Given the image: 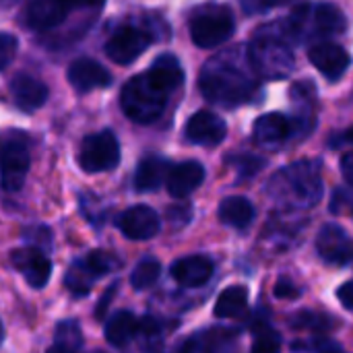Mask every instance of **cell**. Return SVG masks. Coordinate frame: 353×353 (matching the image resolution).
I'll use <instances>...</instances> for the list:
<instances>
[{"instance_id": "d6986e66", "label": "cell", "mask_w": 353, "mask_h": 353, "mask_svg": "<svg viewBox=\"0 0 353 353\" xmlns=\"http://www.w3.org/2000/svg\"><path fill=\"white\" fill-rule=\"evenodd\" d=\"M174 281L182 288H201L213 277V263L203 254L178 259L170 269Z\"/></svg>"}, {"instance_id": "44dd1931", "label": "cell", "mask_w": 353, "mask_h": 353, "mask_svg": "<svg viewBox=\"0 0 353 353\" xmlns=\"http://www.w3.org/2000/svg\"><path fill=\"white\" fill-rule=\"evenodd\" d=\"M292 132V120L281 112H271L254 122V139L263 147H279Z\"/></svg>"}, {"instance_id": "ffe728a7", "label": "cell", "mask_w": 353, "mask_h": 353, "mask_svg": "<svg viewBox=\"0 0 353 353\" xmlns=\"http://www.w3.org/2000/svg\"><path fill=\"white\" fill-rule=\"evenodd\" d=\"M10 93H12L14 103L23 112H35L48 99V87L39 79H35L27 72H19L17 77H12Z\"/></svg>"}, {"instance_id": "ab89813d", "label": "cell", "mask_w": 353, "mask_h": 353, "mask_svg": "<svg viewBox=\"0 0 353 353\" xmlns=\"http://www.w3.org/2000/svg\"><path fill=\"white\" fill-rule=\"evenodd\" d=\"M2 341H4V325L0 321V345H2Z\"/></svg>"}, {"instance_id": "4fadbf2b", "label": "cell", "mask_w": 353, "mask_h": 353, "mask_svg": "<svg viewBox=\"0 0 353 353\" xmlns=\"http://www.w3.org/2000/svg\"><path fill=\"white\" fill-rule=\"evenodd\" d=\"M10 263L25 277L29 288H33V290L46 288V283L52 277V263L41 252V248H35V246L17 248L10 254Z\"/></svg>"}, {"instance_id": "ac0fdd59", "label": "cell", "mask_w": 353, "mask_h": 353, "mask_svg": "<svg viewBox=\"0 0 353 353\" xmlns=\"http://www.w3.org/2000/svg\"><path fill=\"white\" fill-rule=\"evenodd\" d=\"M203 180H205V168L199 161L188 159L170 165V172L165 176V186L174 199H186L203 184Z\"/></svg>"}, {"instance_id": "9a60e30c", "label": "cell", "mask_w": 353, "mask_h": 353, "mask_svg": "<svg viewBox=\"0 0 353 353\" xmlns=\"http://www.w3.org/2000/svg\"><path fill=\"white\" fill-rule=\"evenodd\" d=\"M316 250L321 259L329 265H350L352 261V238L350 234L337 225V223H327L316 238Z\"/></svg>"}, {"instance_id": "7c38bea8", "label": "cell", "mask_w": 353, "mask_h": 353, "mask_svg": "<svg viewBox=\"0 0 353 353\" xmlns=\"http://www.w3.org/2000/svg\"><path fill=\"white\" fill-rule=\"evenodd\" d=\"M184 137L188 143L199 145V147H217L228 137V124L215 112L201 110L188 118Z\"/></svg>"}, {"instance_id": "603a6c76", "label": "cell", "mask_w": 353, "mask_h": 353, "mask_svg": "<svg viewBox=\"0 0 353 353\" xmlns=\"http://www.w3.org/2000/svg\"><path fill=\"white\" fill-rule=\"evenodd\" d=\"M219 221L234 230H246L254 221V205L244 196H228L219 203Z\"/></svg>"}, {"instance_id": "9c48e42d", "label": "cell", "mask_w": 353, "mask_h": 353, "mask_svg": "<svg viewBox=\"0 0 353 353\" xmlns=\"http://www.w3.org/2000/svg\"><path fill=\"white\" fill-rule=\"evenodd\" d=\"M105 0H33L25 10L27 27L35 31H50L66 21L74 8L101 6Z\"/></svg>"}, {"instance_id": "4316f807", "label": "cell", "mask_w": 353, "mask_h": 353, "mask_svg": "<svg viewBox=\"0 0 353 353\" xmlns=\"http://www.w3.org/2000/svg\"><path fill=\"white\" fill-rule=\"evenodd\" d=\"M83 347V331L74 319H64L56 325L54 345L50 352H77Z\"/></svg>"}, {"instance_id": "d6a6232c", "label": "cell", "mask_w": 353, "mask_h": 353, "mask_svg": "<svg viewBox=\"0 0 353 353\" xmlns=\"http://www.w3.org/2000/svg\"><path fill=\"white\" fill-rule=\"evenodd\" d=\"M352 205V190L350 188H337L333 192V201H331V213L333 215H343L350 211Z\"/></svg>"}, {"instance_id": "f35d334b", "label": "cell", "mask_w": 353, "mask_h": 353, "mask_svg": "<svg viewBox=\"0 0 353 353\" xmlns=\"http://www.w3.org/2000/svg\"><path fill=\"white\" fill-rule=\"evenodd\" d=\"M353 155L352 153H345L343 157H341V174H343V178H345V182L352 186L353 182Z\"/></svg>"}, {"instance_id": "2e32d148", "label": "cell", "mask_w": 353, "mask_h": 353, "mask_svg": "<svg viewBox=\"0 0 353 353\" xmlns=\"http://www.w3.org/2000/svg\"><path fill=\"white\" fill-rule=\"evenodd\" d=\"M308 58L329 81H339L345 74V70L350 68L347 50L333 41H321V43L312 46L308 52Z\"/></svg>"}, {"instance_id": "484cf974", "label": "cell", "mask_w": 353, "mask_h": 353, "mask_svg": "<svg viewBox=\"0 0 353 353\" xmlns=\"http://www.w3.org/2000/svg\"><path fill=\"white\" fill-rule=\"evenodd\" d=\"M248 308V290L242 285H232L217 298V304L213 308L215 319H236L244 314Z\"/></svg>"}, {"instance_id": "e575fe53", "label": "cell", "mask_w": 353, "mask_h": 353, "mask_svg": "<svg viewBox=\"0 0 353 353\" xmlns=\"http://www.w3.org/2000/svg\"><path fill=\"white\" fill-rule=\"evenodd\" d=\"M275 296L281 298V300H296L300 296V288H296L288 279H279L277 285H275Z\"/></svg>"}, {"instance_id": "f1b7e54d", "label": "cell", "mask_w": 353, "mask_h": 353, "mask_svg": "<svg viewBox=\"0 0 353 353\" xmlns=\"http://www.w3.org/2000/svg\"><path fill=\"white\" fill-rule=\"evenodd\" d=\"M254 331V341H252V352H277L281 347V337L277 331H273L267 323H256L252 327Z\"/></svg>"}, {"instance_id": "83f0119b", "label": "cell", "mask_w": 353, "mask_h": 353, "mask_svg": "<svg viewBox=\"0 0 353 353\" xmlns=\"http://www.w3.org/2000/svg\"><path fill=\"white\" fill-rule=\"evenodd\" d=\"M159 275H161V265H159V261L147 256V259H143V261L134 267V271H132V275H130V285H132L134 290H139V292L149 290V288L159 279Z\"/></svg>"}, {"instance_id": "f546056e", "label": "cell", "mask_w": 353, "mask_h": 353, "mask_svg": "<svg viewBox=\"0 0 353 353\" xmlns=\"http://www.w3.org/2000/svg\"><path fill=\"white\" fill-rule=\"evenodd\" d=\"M228 163H230V165H236V170H238L242 176H254V174H259V172L265 168L267 161H265L263 157H256V155L240 153V155L228 157Z\"/></svg>"}, {"instance_id": "ba28073f", "label": "cell", "mask_w": 353, "mask_h": 353, "mask_svg": "<svg viewBox=\"0 0 353 353\" xmlns=\"http://www.w3.org/2000/svg\"><path fill=\"white\" fill-rule=\"evenodd\" d=\"M79 163L87 174L112 172L120 163V143L112 130L89 134L79 151Z\"/></svg>"}, {"instance_id": "e0dca14e", "label": "cell", "mask_w": 353, "mask_h": 353, "mask_svg": "<svg viewBox=\"0 0 353 353\" xmlns=\"http://www.w3.org/2000/svg\"><path fill=\"white\" fill-rule=\"evenodd\" d=\"M68 83L79 93H87L97 87H108L112 83L110 70L93 58H77L68 66Z\"/></svg>"}, {"instance_id": "836d02e7", "label": "cell", "mask_w": 353, "mask_h": 353, "mask_svg": "<svg viewBox=\"0 0 353 353\" xmlns=\"http://www.w3.org/2000/svg\"><path fill=\"white\" fill-rule=\"evenodd\" d=\"M298 0H244V10L246 12H263L275 6H283V4H294Z\"/></svg>"}, {"instance_id": "52a82bcc", "label": "cell", "mask_w": 353, "mask_h": 353, "mask_svg": "<svg viewBox=\"0 0 353 353\" xmlns=\"http://www.w3.org/2000/svg\"><path fill=\"white\" fill-rule=\"evenodd\" d=\"M118 265H120V261L114 259L112 254L101 252V250H93L85 259H79V261H74L68 267L66 277H64V283H66V288H68V292L72 296L83 298V296H87L91 292L93 283L99 277L108 275Z\"/></svg>"}, {"instance_id": "8d00e7d4", "label": "cell", "mask_w": 353, "mask_h": 353, "mask_svg": "<svg viewBox=\"0 0 353 353\" xmlns=\"http://www.w3.org/2000/svg\"><path fill=\"white\" fill-rule=\"evenodd\" d=\"M190 215H192L190 207H180V209L176 207V209H170V211H168L170 221H178V228L184 225V223H188V221H190Z\"/></svg>"}, {"instance_id": "5b68a950", "label": "cell", "mask_w": 353, "mask_h": 353, "mask_svg": "<svg viewBox=\"0 0 353 353\" xmlns=\"http://www.w3.org/2000/svg\"><path fill=\"white\" fill-rule=\"evenodd\" d=\"M236 31L234 12L228 6H205L194 12L190 21V37L199 48H217L225 43Z\"/></svg>"}, {"instance_id": "3957f363", "label": "cell", "mask_w": 353, "mask_h": 353, "mask_svg": "<svg viewBox=\"0 0 353 353\" xmlns=\"http://www.w3.org/2000/svg\"><path fill=\"white\" fill-rule=\"evenodd\" d=\"M170 99V91L157 85L149 72L132 77L120 93V108L122 112L139 124H151L155 122Z\"/></svg>"}, {"instance_id": "d590c367", "label": "cell", "mask_w": 353, "mask_h": 353, "mask_svg": "<svg viewBox=\"0 0 353 353\" xmlns=\"http://www.w3.org/2000/svg\"><path fill=\"white\" fill-rule=\"evenodd\" d=\"M337 298L341 300L343 308L345 310H352L353 308V283L352 281H345L339 290H337Z\"/></svg>"}, {"instance_id": "30bf717a", "label": "cell", "mask_w": 353, "mask_h": 353, "mask_svg": "<svg viewBox=\"0 0 353 353\" xmlns=\"http://www.w3.org/2000/svg\"><path fill=\"white\" fill-rule=\"evenodd\" d=\"M29 151L21 139H10L0 149V186L6 192L23 188L29 172Z\"/></svg>"}, {"instance_id": "5bb4252c", "label": "cell", "mask_w": 353, "mask_h": 353, "mask_svg": "<svg viewBox=\"0 0 353 353\" xmlns=\"http://www.w3.org/2000/svg\"><path fill=\"white\" fill-rule=\"evenodd\" d=\"M118 230L130 240H151L159 234V215L147 205H134L118 215Z\"/></svg>"}, {"instance_id": "74e56055", "label": "cell", "mask_w": 353, "mask_h": 353, "mask_svg": "<svg viewBox=\"0 0 353 353\" xmlns=\"http://www.w3.org/2000/svg\"><path fill=\"white\" fill-rule=\"evenodd\" d=\"M116 288H118V285L114 283V285L108 290V294L101 296V300H99V304H97V310H95V316H97L99 321L103 319V312L108 310V306H110V302H112V298H114V294H116Z\"/></svg>"}, {"instance_id": "7402d4cb", "label": "cell", "mask_w": 353, "mask_h": 353, "mask_svg": "<svg viewBox=\"0 0 353 353\" xmlns=\"http://www.w3.org/2000/svg\"><path fill=\"white\" fill-rule=\"evenodd\" d=\"M170 161L165 157H159V155H149L145 157L139 168H137V174H134V188L139 192H153L157 190L163 182H165V176L170 172Z\"/></svg>"}, {"instance_id": "7a4b0ae2", "label": "cell", "mask_w": 353, "mask_h": 353, "mask_svg": "<svg viewBox=\"0 0 353 353\" xmlns=\"http://www.w3.org/2000/svg\"><path fill=\"white\" fill-rule=\"evenodd\" d=\"M269 194L294 207H314L323 196V178L319 161H296L275 174L269 182Z\"/></svg>"}, {"instance_id": "cb8c5ba5", "label": "cell", "mask_w": 353, "mask_h": 353, "mask_svg": "<svg viewBox=\"0 0 353 353\" xmlns=\"http://www.w3.org/2000/svg\"><path fill=\"white\" fill-rule=\"evenodd\" d=\"M137 327H139V321H137V316L132 312L118 310L105 321V329H103L105 341L112 347L122 350L137 337Z\"/></svg>"}, {"instance_id": "8992f818", "label": "cell", "mask_w": 353, "mask_h": 353, "mask_svg": "<svg viewBox=\"0 0 353 353\" xmlns=\"http://www.w3.org/2000/svg\"><path fill=\"white\" fill-rule=\"evenodd\" d=\"M248 60L252 68L267 79H283L294 70V54L285 41L277 37L256 35L248 48Z\"/></svg>"}, {"instance_id": "6da1fadb", "label": "cell", "mask_w": 353, "mask_h": 353, "mask_svg": "<svg viewBox=\"0 0 353 353\" xmlns=\"http://www.w3.org/2000/svg\"><path fill=\"white\" fill-rule=\"evenodd\" d=\"M201 93L225 108H234L246 103L256 93V81L238 64V60L230 54L217 56L203 66L199 79Z\"/></svg>"}, {"instance_id": "8fae6325", "label": "cell", "mask_w": 353, "mask_h": 353, "mask_svg": "<svg viewBox=\"0 0 353 353\" xmlns=\"http://www.w3.org/2000/svg\"><path fill=\"white\" fill-rule=\"evenodd\" d=\"M153 41V35L139 27H122L118 29L105 43V54L116 64H130L134 62L143 52L149 50Z\"/></svg>"}, {"instance_id": "1f68e13d", "label": "cell", "mask_w": 353, "mask_h": 353, "mask_svg": "<svg viewBox=\"0 0 353 353\" xmlns=\"http://www.w3.org/2000/svg\"><path fill=\"white\" fill-rule=\"evenodd\" d=\"M19 39L10 33H0V70H4L17 56Z\"/></svg>"}, {"instance_id": "d4e9b609", "label": "cell", "mask_w": 353, "mask_h": 353, "mask_svg": "<svg viewBox=\"0 0 353 353\" xmlns=\"http://www.w3.org/2000/svg\"><path fill=\"white\" fill-rule=\"evenodd\" d=\"M147 72L157 85H161L170 93L184 83V68L174 54H161L159 58H155V62L149 66Z\"/></svg>"}, {"instance_id": "277c9868", "label": "cell", "mask_w": 353, "mask_h": 353, "mask_svg": "<svg viewBox=\"0 0 353 353\" xmlns=\"http://www.w3.org/2000/svg\"><path fill=\"white\" fill-rule=\"evenodd\" d=\"M345 29H347L345 12L337 4H331V2L300 4L294 8L288 21V31L300 39L339 35Z\"/></svg>"}, {"instance_id": "4dcf8cb0", "label": "cell", "mask_w": 353, "mask_h": 353, "mask_svg": "<svg viewBox=\"0 0 353 353\" xmlns=\"http://www.w3.org/2000/svg\"><path fill=\"white\" fill-rule=\"evenodd\" d=\"M292 325L296 327V329H312V331H327V329H331V323L329 321H323L319 314H312V312H300V314H296L294 316V321H292Z\"/></svg>"}]
</instances>
